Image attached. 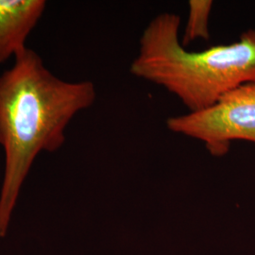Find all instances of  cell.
I'll return each mask as SVG.
<instances>
[{
	"label": "cell",
	"mask_w": 255,
	"mask_h": 255,
	"mask_svg": "<svg viewBox=\"0 0 255 255\" xmlns=\"http://www.w3.org/2000/svg\"><path fill=\"white\" fill-rule=\"evenodd\" d=\"M212 7L213 1L211 0L189 1L188 17L182 40L184 47L198 39H209V17Z\"/></svg>",
	"instance_id": "5b68a950"
},
{
	"label": "cell",
	"mask_w": 255,
	"mask_h": 255,
	"mask_svg": "<svg viewBox=\"0 0 255 255\" xmlns=\"http://www.w3.org/2000/svg\"><path fill=\"white\" fill-rule=\"evenodd\" d=\"M46 7L44 0H0V64L27 47Z\"/></svg>",
	"instance_id": "277c9868"
},
{
	"label": "cell",
	"mask_w": 255,
	"mask_h": 255,
	"mask_svg": "<svg viewBox=\"0 0 255 255\" xmlns=\"http://www.w3.org/2000/svg\"><path fill=\"white\" fill-rule=\"evenodd\" d=\"M174 133L198 140L210 154H227L235 141L255 145V82L224 95L207 109L166 120Z\"/></svg>",
	"instance_id": "3957f363"
},
{
	"label": "cell",
	"mask_w": 255,
	"mask_h": 255,
	"mask_svg": "<svg viewBox=\"0 0 255 255\" xmlns=\"http://www.w3.org/2000/svg\"><path fill=\"white\" fill-rule=\"evenodd\" d=\"M181 18L162 12L139 40L129 72L178 98L188 113L213 106L229 92L255 82V27L229 45L188 51L180 40Z\"/></svg>",
	"instance_id": "7a4b0ae2"
},
{
	"label": "cell",
	"mask_w": 255,
	"mask_h": 255,
	"mask_svg": "<svg viewBox=\"0 0 255 255\" xmlns=\"http://www.w3.org/2000/svg\"><path fill=\"white\" fill-rule=\"evenodd\" d=\"M96 98L93 82L56 77L28 47L0 75V145L5 154L0 237L7 234L21 187L37 155L60 149L70 121L90 108Z\"/></svg>",
	"instance_id": "6da1fadb"
}]
</instances>
